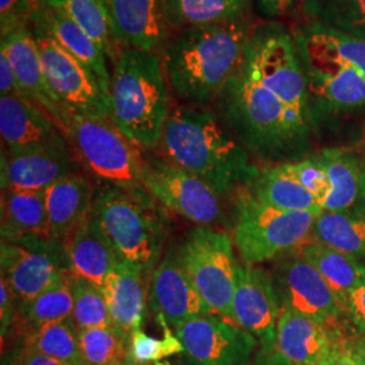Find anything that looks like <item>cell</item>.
<instances>
[{
	"mask_svg": "<svg viewBox=\"0 0 365 365\" xmlns=\"http://www.w3.org/2000/svg\"><path fill=\"white\" fill-rule=\"evenodd\" d=\"M241 19L179 30L164 51V72L175 95L188 105L215 101L241 64L248 45Z\"/></svg>",
	"mask_w": 365,
	"mask_h": 365,
	"instance_id": "6da1fadb",
	"label": "cell"
},
{
	"mask_svg": "<svg viewBox=\"0 0 365 365\" xmlns=\"http://www.w3.org/2000/svg\"><path fill=\"white\" fill-rule=\"evenodd\" d=\"M160 148L170 164L191 172L221 195L256 175L245 150L202 106L173 108Z\"/></svg>",
	"mask_w": 365,
	"mask_h": 365,
	"instance_id": "7a4b0ae2",
	"label": "cell"
},
{
	"mask_svg": "<svg viewBox=\"0 0 365 365\" xmlns=\"http://www.w3.org/2000/svg\"><path fill=\"white\" fill-rule=\"evenodd\" d=\"M214 102L238 137L262 155L288 152L307 133L309 114L283 103L242 61Z\"/></svg>",
	"mask_w": 365,
	"mask_h": 365,
	"instance_id": "3957f363",
	"label": "cell"
},
{
	"mask_svg": "<svg viewBox=\"0 0 365 365\" xmlns=\"http://www.w3.org/2000/svg\"><path fill=\"white\" fill-rule=\"evenodd\" d=\"M114 63L111 118L140 149H156L172 111L161 58L156 52L123 48Z\"/></svg>",
	"mask_w": 365,
	"mask_h": 365,
	"instance_id": "277c9868",
	"label": "cell"
},
{
	"mask_svg": "<svg viewBox=\"0 0 365 365\" xmlns=\"http://www.w3.org/2000/svg\"><path fill=\"white\" fill-rule=\"evenodd\" d=\"M145 188L107 184L93 199L92 217L119 261L153 272L165 245V222Z\"/></svg>",
	"mask_w": 365,
	"mask_h": 365,
	"instance_id": "5b68a950",
	"label": "cell"
},
{
	"mask_svg": "<svg viewBox=\"0 0 365 365\" xmlns=\"http://www.w3.org/2000/svg\"><path fill=\"white\" fill-rule=\"evenodd\" d=\"M319 214L284 211L261 203L253 195H242L237 203L233 240L247 264H261L291 249L302 247L313 233Z\"/></svg>",
	"mask_w": 365,
	"mask_h": 365,
	"instance_id": "8992f818",
	"label": "cell"
},
{
	"mask_svg": "<svg viewBox=\"0 0 365 365\" xmlns=\"http://www.w3.org/2000/svg\"><path fill=\"white\" fill-rule=\"evenodd\" d=\"M68 137L95 176L123 188H144L146 160L113 118H73Z\"/></svg>",
	"mask_w": 365,
	"mask_h": 365,
	"instance_id": "52a82bcc",
	"label": "cell"
},
{
	"mask_svg": "<svg viewBox=\"0 0 365 365\" xmlns=\"http://www.w3.org/2000/svg\"><path fill=\"white\" fill-rule=\"evenodd\" d=\"M242 63L283 103L309 114V91L298 45L284 27L269 24L250 33Z\"/></svg>",
	"mask_w": 365,
	"mask_h": 365,
	"instance_id": "ba28073f",
	"label": "cell"
},
{
	"mask_svg": "<svg viewBox=\"0 0 365 365\" xmlns=\"http://www.w3.org/2000/svg\"><path fill=\"white\" fill-rule=\"evenodd\" d=\"M178 257L212 313L232 319L237 268L232 238L199 226L184 240Z\"/></svg>",
	"mask_w": 365,
	"mask_h": 365,
	"instance_id": "9c48e42d",
	"label": "cell"
},
{
	"mask_svg": "<svg viewBox=\"0 0 365 365\" xmlns=\"http://www.w3.org/2000/svg\"><path fill=\"white\" fill-rule=\"evenodd\" d=\"M46 80L58 103L73 118H111V101L91 71L75 56L33 26Z\"/></svg>",
	"mask_w": 365,
	"mask_h": 365,
	"instance_id": "30bf717a",
	"label": "cell"
},
{
	"mask_svg": "<svg viewBox=\"0 0 365 365\" xmlns=\"http://www.w3.org/2000/svg\"><path fill=\"white\" fill-rule=\"evenodd\" d=\"M1 277L22 303L37 297L66 272H71L66 244L43 235L1 241Z\"/></svg>",
	"mask_w": 365,
	"mask_h": 365,
	"instance_id": "8fae6325",
	"label": "cell"
},
{
	"mask_svg": "<svg viewBox=\"0 0 365 365\" xmlns=\"http://www.w3.org/2000/svg\"><path fill=\"white\" fill-rule=\"evenodd\" d=\"M143 187L163 206L199 226L210 227L221 220V194L167 160H146Z\"/></svg>",
	"mask_w": 365,
	"mask_h": 365,
	"instance_id": "7c38bea8",
	"label": "cell"
},
{
	"mask_svg": "<svg viewBox=\"0 0 365 365\" xmlns=\"http://www.w3.org/2000/svg\"><path fill=\"white\" fill-rule=\"evenodd\" d=\"M218 317L200 315L176 329L184 346L187 365H248L259 344L257 339L237 324Z\"/></svg>",
	"mask_w": 365,
	"mask_h": 365,
	"instance_id": "4fadbf2b",
	"label": "cell"
},
{
	"mask_svg": "<svg viewBox=\"0 0 365 365\" xmlns=\"http://www.w3.org/2000/svg\"><path fill=\"white\" fill-rule=\"evenodd\" d=\"M280 312V298L272 277L256 265L238 264L232 321L255 336L268 354L274 352Z\"/></svg>",
	"mask_w": 365,
	"mask_h": 365,
	"instance_id": "5bb4252c",
	"label": "cell"
},
{
	"mask_svg": "<svg viewBox=\"0 0 365 365\" xmlns=\"http://www.w3.org/2000/svg\"><path fill=\"white\" fill-rule=\"evenodd\" d=\"M1 51L13 64L21 95L41 107L68 135L72 117L58 103L46 80L33 31L26 26L15 27L1 36Z\"/></svg>",
	"mask_w": 365,
	"mask_h": 365,
	"instance_id": "9a60e30c",
	"label": "cell"
},
{
	"mask_svg": "<svg viewBox=\"0 0 365 365\" xmlns=\"http://www.w3.org/2000/svg\"><path fill=\"white\" fill-rule=\"evenodd\" d=\"M150 304L157 318L175 329L196 317L214 314L185 272L178 252H168L152 272Z\"/></svg>",
	"mask_w": 365,
	"mask_h": 365,
	"instance_id": "2e32d148",
	"label": "cell"
},
{
	"mask_svg": "<svg viewBox=\"0 0 365 365\" xmlns=\"http://www.w3.org/2000/svg\"><path fill=\"white\" fill-rule=\"evenodd\" d=\"M277 282L282 307L287 306L325 325L334 321L342 310L341 302L327 280L300 255L280 264Z\"/></svg>",
	"mask_w": 365,
	"mask_h": 365,
	"instance_id": "e0dca14e",
	"label": "cell"
},
{
	"mask_svg": "<svg viewBox=\"0 0 365 365\" xmlns=\"http://www.w3.org/2000/svg\"><path fill=\"white\" fill-rule=\"evenodd\" d=\"M0 133L7 155L66 144L58 125L24 95L0 98Z\"/></svg>",
	"mask_w": 365,
	"mask_h": 365,
	"instance_id": "ac0fdd59",
	"label": "cell"
},
{
	"mask_svg": "<svg viewBox=\"0 0 365 365\" xmlns=\"http://www.w3.org/2000/svg\"><path fill=\"white\" fill-rule=\"evenodd\" d=\"M336 345L327 325L287 306L282 307L274 354L284 365H327Z\"/></svg>",
	"mask_w": 365,
	"mask_h": 365,
	"instance_id": "d6986e66",
	"label": "cell"
},
{
	"mask_svg": "<svg viewBox=\"0 0 365 365\" xmlns=\"http://www.w3.org/2000/svg\"><path fill=\"white\" fill-rule=\"evenodd\" d=\"M75 172V161L66 145H56L19 155H1V191H45Z\"/></svg>",
	"mask_w": 365,
	"mask_h": 365,
	"instance_id": "ffe728a7",
	"label": "cell"
},
{
	"mask_svg": "<svg viewBox=\"0 0 365 365\" xmlns=\"http://www.w3.org/2000/svg\"><path fill=\"white\" fill-rule=\"evenodd\" d=\"M30 22L33 26L42 29L56 42H58L66 52L75 56L83 66L90 69L106 93L110 96L111 76L107 66V56L75 21H72L60 9L38 0L31 14Z\"/></svg>",
	"mask_w": 365,
	"mask_h": 365,
	"instance_id": "44dd1931",
	"label": "cell"
},
{
	"mask_svg": "<svg viewBox=\"0 0 365 365\" xmlns=\"http://www.w3.org/2000/svg\"><path fill=\"white\" fill-rule=\"evenodd\" d=\"M107 4L123 48L157 53L163 46L168 30L163 0H107Z\"/></svg>",
	"mask_w": 365,
	"mask_h": 365,
	"instance_id": "7402d4cb",
	"label": "cell"
},
{
	"mask_svg": "<svg viewBox=\"0 0 365 365\" xmlns=\"http://www.w3.org/2000/svg\"><path fill=\"white\" fill-rule=\"evenodd\" d=\"M43 194L49 235L66 241L90 217L96 192L87 178L73 172L52 184Z\"/></svg>",
	"mask_w": 365,
	"mask_h": 365,
	"instance_id": "603a6c76",
	"label": "cell"
},
{
	"mask_svg": "<svg viewBox=\"0 0 365 365\" xmlns=\"http://www.w3.org/2000/svg\"><path fill=\"white\" fill-rule=\"evenodd\" d=\"M300 56V54H299ZM309 95L337 108L365 105V78L352 66L300 56Z\"/></svg>",
	"mask_w": 365,
	"mask_h": 365,
	"instance_id": "cb8c5ba5",
	"label": "cell"
},
{
	"mask_svg": "<svg viewBox=\"0 0 365 365\" xmlns=\"http://www.w3.org/2000/svg\"><path fill=\"white\" fill-rule=\"evenodd\" d=\"M145 274L135 265L119 261L102 284L114 327L129 337L141 329L145 312Z\"/></svg>",
	"mask_w": 365,
	"mask_h": 365,
	"instance_id": "d4e9b609",
	"label": "cell"
},
{
	"mask_svg": "<svg viewBox=\"0 0 365 365\" xmlns=\"http://www.w3.org/2000/svg\"><path fill=\"white\" fill-rule=\"evenodd\" d=\"M71 272L102 287L119 259L92 214L64 241Z\"/></svg>",
	"mask_w": 365,
	"mask_h": 365,
	"instance_id": "484cf974",
	"label": "cell"
},
{
	"mask_svg": "<svg viewBox=\"0 0 365 365\" xmlns=\"http://www.w3.org/2000/svg\"><path fill=\"white\" fill-rule=\"evenodd\" d=\"M295 41L300 56L352 66L365 78V39L313 24L298 31Z\"/></svg>",
	"mask_w": 365,
	"mask_h": 365,
	"instance_id": "4316f807",
	"label": "cell"
},
{
	"mask_svg": "<svg viewBox=\"0 0 365 365\" xmlns=\"http://www.w3.org/2000/svg\"><path fill=\"white\" fill-rule=\"evenodd\" d=\"M1 241L49 235L43 191H1Z\"/></svg>",
	"mask_w": 365,
	"mask_h": 365,
	"instance_id": "83f0119b",
	"label": "cell"
},
{
	"mask_svg": "<svg viewBox=\"0 0 365 365\" xmlns=\"http://www.w3.org/2000/svg\"><path fill=\"white\" fill-rule=\"evenodd\" d=\"M299 255L327 280L342 309L346 310L349 295L364 277L365 264L354 256L329 248L321 242L302 245Z\"/></svg>",
	"mask_w": 365,
	"mask_h": 365,
	"instance_id": "f1b7e54d",
	"label": "cell"
},
{
	"mask_svg": "<svg viewBox=\"0 0 365 365\" xmlns=\"http://www.w3.org/2000/svg\"><path fill=\"white\" fill-rule=\"evenodd\" d=\"M248 0H163L170 29L210 26L241 19Z\"/></svg>",
	"mask_w": 365,
	"mask_h": 365,
	"instance_id": "f546056e",
	"label": "cell"
},
{
	"mask_svg": "<svg viewBox=\"0 0 365 365\" xmlns=\"http://www.w3.org/2000/svg\"><path fill=\"white\" fill-rule=\"evenodd\" d=\"M252 195L274 209L315 214L324 211L321 202L288 173L284 164L264 170L256 180Z\"/></svg>",
	"mask_w": 365,
	"mask_h": 365,
	"instance_id": "4dcf8cb0",
	"label": "cell"
},
{
	"mask_svg": "<svg viewBox=\"0 0 365 365\" xmlns=\"http://www.w3.org/2000/svg\"><path fill=\"white\" fill-rule=\"evenodd\" d=\"M60 9L75 21L106 53L111 61L117 60L123 49L118 39L117 31L107 0H39Z\"/></svg>",
	"mask_w": 365,
	"mask_h": 365,
	"instance_id": "1f68e13d",
	"label": "cell"
},
{
	"mask_svg": "<svg viewBox=\"0 0 365 365\" xmlns=\"http://www.w3.org/2000/svg\"><path fill=\"white\" fill-rule=\"evenodd\" d=\"M327 170L329 192L322 202L324 211L349 210L360 194L363 175L353 158L337 149H327L317 157Z\"/></svg>",
	"mask_w": 365,
	"mask_h": 365,
	"instance_id": "d6a6232c",
	"label": "cell"
},
{
	"mask_svg": "<svg viewBox=\"0 0 365 365\" xmlns=\"http://www.w3.org/2000/svg\"><path fill=\"white\" fill-rule=\"evenodd\" d=\"M318 242L357 259L365 257V218L344 211H322L314 222Z\"/></svg>",
	"mask_w": 365,
	"mask_h": 365,
	"instance_id": "836d02e7",
	"label": "cell"
},
{
	"mask_svg": "<svg viewBox=\"0 0 365 365\" xmlns=\"http://www.w3.org/2000/svg\"><path fill=\"white\" fill-rule=\"evenodd\" d=\"M68 274L58 277L37 297L19 303L18 315L31 330L72 317L73 294Z\"/></svg>",
	"mask_w": 365,
	"mask_h": 365,
	"instance_id": "e575fe53",
	"label": "cell"
},
{
	"mask_svg": "<svg viewBox=\"0 0 365 365\" xmlns=\"http://www.w3.org/2000/svg\"><path fill=\"white\" fill-rule=\"evenodd\" d=\"M78 344L88 365H126L130 361V337L114 325L78 330Z\"/></svg>",
	"mask_w": 365,
	"mask_h": 365,
	"instance_id": "d590c367",
	"label": "cell"
},
{
	"mask_svg": "<svg viewBox=\"0 0 365 365\" xmlns=\"http://www.w3.org/2000/svg\"><path fill=\"white\" fill-rule=\"evenodd\" d=\"M314 24L365 39V0H304Z\"/></svg>",
	"mask_w": 365,
	"mask_h": 365,
	"instance_id": "8d00e7d4",
	"label": "cell"
},
{
	"mask_svg": "<svg viewBox=\"0 0 365 365\" xmlns=\"http://www.w3.org/2000/svg\"><path fill=\"white\" fill-rule=\"evenodd\" d=\"M29 348L53 359L73 365H88L84 361L78 344V330L71 318L31 330Z\"/></svg>",
	"mask_w": 365,
	"mask_h": 365,
	"instance_id": "74e56055",
	"label": "cell"
},
{
	"mask_svg": "<svg viewBox=\"0 0 365 365\" xmlns=\"http://www.w3.org/2000/svg\"><path fill=\"white\" fill-rule=\"evenodd\" d=\"M68 277L73 294L72 321L78 330L113 327L102 288L72 272L68 274Z\"/></svg>",
	"mask_w": 365,
	"mask_h": 365,
	"instance_id": "f35d334b",
	"label": "cell"
},
{
	"mask_svg": "<svg viewBox=\"0 0 365 365\" xmlns=\"http://www.w3.org/2000/svg\"><path fill=\"white\" fill-rule=\"evenodd\" d=\"M157 321L164 331L163 339H155L141 329L131 333L130 360L133 363L138 365L153 364L165 357L184 353L182 341L172 333L168 324L161 318H157Z\"/></svg>",
	"mask_w": 365,
	"mask_h": 365,
	"instance_id": "ab89813d",
	"label": "cell"
},
{
	"mask_svg": "<svg viewBox=\"0 0 365 365\" xmlns=\"http://www.w3.org/2000/svg\"><path fill=\"white\" fill-rule=\"evenodd\" d=\"M288 173L313 194L322 206L324 199L329 192V179L327 170L318 158H309L299 163L284 164Z\"/></svg>",
	"mask_w": 365,
	"mask_h": 365,
	"instance_id": "60d3db41",
	"label": "cell"
},
{
	"mask_svg": "<svg viewBox=\"0 0 365 365\" xmlns=\"http://www.w3.org/2000/svg\"><path fill=\"white\" fill-rule=\"evenodd\" d=\"M0 92L6 95H21L13 64L6 52H0Z\"/></svg>",
	"mask_w": 365,
	"mask_h": 365,
	"instance_id": "b9f144b4",
	"label": "cell"
},
{
	"mask_svg": "<svg viewBox=\"0 0 365 365\" xmlns=\"http://www.w3.org/2000/svg\"><path fill=\"white\" fill-rule=\"evenodd\" d=\"M346 312L352 315L353 321L365 329V274L361 282L353 289L349 295Z\"/></svg>",
	"mask_w": 365,
	"mask_h": 365,
	"instance_id": "7bdbcfd3",
	"label": "cell"
},
{
	"mask_svg": "<svg viewBox=\"0 0 365 365\" xmlns=\"http://www.w3.org/2000/svg\"><path fill=\"white\" fill-rule=\"evenodd\" d=\"M0 298H1V334L4 336L7 327L13 322L14 317L16 315V307H15V297H14L11 288L9 287L7 282L1 277L0 282Z\"/></svg>",
	"mask_w": 365,
	"mask_h": 365,
	"instance_id": "ee69618b",
	"label": "cell"
},
{
	"mask_svg": "<svg viewBox=\"0 0 365 365\" xmlns=\"http://www.w3.org/2000/svg\"><path fill=\"white\" fill-rule=\"evenodd\" d=\"M21 361H22L21 365H73L57 360V359H53L51 356H46L36 349H31V348H27Z\"/></svg>",
	"mask_w": 365,
	"mask_h": 365,
	"instance_id": "f6af8a7d",
	"label": "cell"
},
{
	"mask_svg": "<svg viewBox=\"0 0 365 365\" xmlns=\"http://www.w3.org/2000/svg\"><path fill=\"white\" fill-rule=\"evenodd\" d=\"M264 11L269 15L286 13L295 0H259Z\"/></svg>",
	"mask_w": 365,
	"mask_h": 365,
	"instance_id": "bcb514c9",
	"label": "cell"
},
{
	"mask_svg": "<svg viewBox=\"0 0 365 365\" xmlns=\"http://www.w3.org/2000/svg\"><path fill=\"white\" fill-rule=\"evenodd\" d=\"M327 365H360L349 353L346 352L345 348L336 346L331 354L329 356Z\"/></svg>",
	"mask_w": 365,
	"mask_h": 365,
	"instance_id": "7dc6e473",
	"label": "cell"
},
{
	"mask_svg": "<svg viewBox=\"0 0 365 365\" xmlns=\"http://www.w3.org/2000/svg\"><path fill=\"white\" fill-rule=\"evenodd\" d=\"M345 349L359 364L365 365V336L361 339H356L351 345H348Z\"/></svg>",
	"mask_w": 365,
	"mask_h": 365,
	"instance_id": "c3c4849f",
	"label": "cell"
},
{
	"mask_svg": "<svg viewBox=\"0 0 365 365\" xmlns=\"http://www.w3.org/2000/svg\"><path fill=\"white\" fill-rule=\"evenodd\" d=\"M259 365H284L276 356H274V353H271V354H268V353H265V356L264 357H261V361L259 363Z\"/></svg>",
	"mask_w": 365,
	"mask_h": 365,
	"instance_id": "681fc988",
	"label": "cell"
},
{
	"mask_svg": "<svg viewBox=\"0 0 365 365\" xmlns=\"http://www.w3.org/2000/svg\"><path fill=\"white\" fill-rule=\"evenodd\" d=\"M138 365V364H137ZM152 365H172V364H170V363H161V361H158V363H153V364ZM179 365H187V364H184V363H180V364Z\"/></svg>",
	"mask_w": 365,
	"mask_h": 365,
	"instance_id": "f907efd6",
	"label": "cell"
},
{
	"mask_svg": "<svg viewBox=\"0 0 365 365\" xmlns=\"http://www.w3.org/2000/svg\"><path fill=\"white\" fill-rule=\"evenodd\" d=\"M361 187H363V194L365 196V175H363V184H361Z\"/></svg>",
	"mask_w": 365,
	"mask_h": 365,
	"instance_id": "816d5d0a",
	"label": "cell"
},
{
	"mask_svg": "<svg viewBox=\"0 0 365 365\" xmlns=\"http://www.w3.org/2000/svg\"><path fill=\"white\" fill-rule=\"evenodd\" d=\"M126 365H137V364H135V363H133V361H131V360H130V361H129V363H128V364H126Z\"/></svg>",
	"mask_w": 365,
	"mask_h": 365,
	"instance_id": "f5cc1de1",
	"label": "cell"
}]
</instances>
